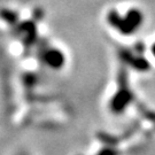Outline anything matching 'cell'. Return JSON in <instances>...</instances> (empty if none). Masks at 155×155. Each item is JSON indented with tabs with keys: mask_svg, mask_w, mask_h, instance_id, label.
Instances as JSON below:
<instances>
[{
	"mask_svg": "<svg viewBox=\"0 0 155 155\" xmlns=\"http://www.w3.org/2000/svg\"><path fill=\"white\" fill-rule=\"evenodd\" d=\"M153 52H154V54H155V45H154V47H153Z\"/></svg>",
	"mask_w": 155,
	"mask_h": 155,
	"instance_id": "1",
	"label": "cell"
}]
</instances>
